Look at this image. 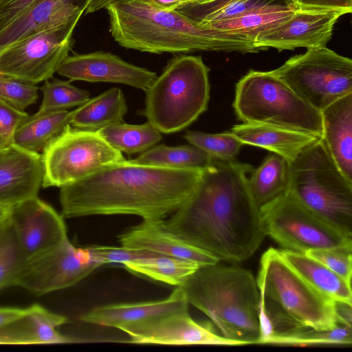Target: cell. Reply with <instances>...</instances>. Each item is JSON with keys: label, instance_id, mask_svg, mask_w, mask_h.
I'll use <instances>...</instances> for the list:
<instances>
[{"label": "cell", "instance_id": "6da1fadb", "mask_svg": "<svg viewBox=\"0 0 352 352\" xmlns=\"http://www.w3.org/2000/svg\"><path fill=\"white\" fill-rule=\"evenodd\" d=\"M253 169L235 160L212 158L188 199L165 221L166 228L220 262L250 258L265 236L248 185Z\"/></svg>", "mask_w": 352, "mask_h": 352}, {"label": "cell", "instance_id": "7a4b0ae2", "mask_svg": "<svg viewBox=\"0 0 352 352\" xmlns=\"http://www.w3.org/2000/svg\"><path fill=\"white\" fill-rule=\"evenodd\" d=\"M203 169L112 162L60 188L61 215L134 214L163 219L190 197Z\"/></svg>", "mask_w": 352, "mask_h": 352}, {"label": "cell", "instance_id": "3957f363", "mask_svg": "<svg viewBox=\"0 0 352 352\" xmlns=\"http://www.w3.org/2000/svg\"><path fill=\"white\" fill-rule=\"evenodd\" d=\"M104 9L111 36L125 48L153 54L261 50L254 41L212 30L146 0H114Z\"/></svg>", "mask_w": 352, "mask_h": 352}, {"label": "cell", "instance_id": "277c9868", "mask_svg": "<svg viewBox=\"0 0 352 352\" xmlns=\"http://www.w3.org/2000/svg\"><path fill=\"white\" fill-rule=\"evenodd\" d=\"M219 263L199 266L180 286L187 301L205 314L222 336L239 345L258 344L256 280L247 269Z\"/></svg>", "mask_w": 352, "mask_h": 352}, {"label": "cell", "instance_id": "5b68a950", "mask_svg": "<svg viewBox=\"0 0 352 352\" xmlns=\"http://www.w3.org/2000/svg\"><path fill=\"white\" fill-rule=\"evenodd\" d=\"M256 280L260 325L270 338L303 327L329 330L338 324L334 301L298 276L283 258L279 250L271 248L264 252Z\"/></svg>", "mask_w": 352, "mask_h": 352}, {"label": "cell", "instance_id": "8992f818", "mask_svg": "<svg viewBox=\"0 0 352 352\" xmlns=\"http://www.w3.org/2000/svg\"><path fill=\"white\" fill-rule=\"evenodd\" d=\"M208 74L201 56H175L145 90L141 114L162 133L186 129L208 108Z\"/></svg>", "mask_w": 352, "mask_h": 352}, {"label": "cell", "instance_id": "52a82bcc", "mask_svg": "<svg viewBox=\"0 0 352 352\" xmlns=\"http://www.w3.org/2000/svg\"><path fill=\"white\" fill-rule=\"evenodd\" d=\"M289 192L327 225L352 238V182L321 138L289 164Z\"/></svg>", "mask_w": 352, "mask_h": 352}, {"label": "cell", "instance_id": "ba28073f", "mask_svg": "<svg viewBox=\"0 0 352 352\" xmlns=\"http://www.w3.org/2000/svg\"><path fill=\"white\" fill-rule=\"evenodd\" d=\"M232 106L243 123L270 124L322 138L320 111L272 71L250 70L244 75L236 85Z\"/></svg>", "mask_w": 352, "mask_h": 352}, {"label": "cell", "instance_id": "9c48e42d", "mask_svg": "<svg viewBox=\"0 0 352 352\" xmlns=\"http://www.w3.org/2000/svg\"><path fill=\"white\" fill-rule=\"evenodd\" d=\"M272 72L318 111L352 93V60L327 47L308 48Z\"/></svg>", "mask_w": 352, "mask_h": 352}, {"label": "cell", "instance_id": "30bf717a", "mask_svg": "<svg viewBox=\"0 0 352 352\" xmlns=\"http://www.w3.org/2000/svg\"><path fill=\"white\" fill-rule=\"evenodd\" d=\"M41 155L43 188H61L105 164L125 160L97 131L72 128L70 124Z\"/></svg>", "mask_w": 352, "mask_h": 352}, {"label": "cell", "instance_id": "8fae6325", "mask_svg": "<svg viewBox=\"0 0 352 352\" xmlns=\"http://www.w3.org/2000/svg\"><path fill=\"white\" fill-rule=\"evenodd\" d=\"M34 32L0 52V76L36 85L51 79L73 45L74 29L83 14Z\"/></svg>", "mask_w": 352, "mask_h": 352}, {"label": "cell", "instance_id": "7c38bea8", "mask_svg": "<svg viewBox=\"0 0 352 352\" xmlns=\"http://www.w3.org/2000/svg\"><path fill=\"white\" fill-rule=\"evenodd\" d=\"M265 236L285 250L352 249V238L340 233L300 204L287 191L261 212Z\"/></svg>", "mask_w": 352, "mask_h": 352}, {"label": "cell", "instance_id": "4fadbf2b", "mask_svg": "<svg viewBox=\"0 0 352 352\" xmlns=\"http://www.w3.org/2000/svg\"><path fill=\"white\" fill-rule=\"evenodd\" d=\"M103 264L68 239L25 262L15 286L41 296L76 284Z\"/></svg>", "mask_w": 352, "mask_h": 352}, {"label": "cell", "instance_id": "5bb4252c", "mask_svg": "<svg viewBox=\"0 0 352 352\" xmlns=\"http://www.w3.org/2000/svg\"><path fill=\"white\" fill-rule=\"evenodd\" d=\"M63 217L38 196L10 208L8 222L25 261L52 249L67 238Z\"/></svg>", "mask_w": 352, "mask_h": 352}, {"label": "cell", "instance_id": "9a60e30c", "mask_svg": "<svg viewBox=\"0 0 352 352\" xmlns=\"http://www.w3.org/2000/svg\"><path fill=\"white\" fill-rule=\"evenodd\" d=\"M119 329L129 336V342L135 344L239 345L216 333L209 323L195 321L188 309L131 322Z\"/></svg>", "mask_w": 352, "mask_h": 352}, {"label": "cell", "instance_id": "2e32d148", "mask_svg": "<svg viewBox=\"0 0 352 352\" xmlns=\"http://www.w3.org/2000/svg\"><path fill=\"white\" fill-rule=\"evenodd\" d=\"M346 14L339 10L297 8L289 19L257 36L255 44L261 50L278 51L326 47L337 21Z\"/></svg>", "mask_w": 352, "mask_h": 352}, {"label": "cell", "instance_id": "e0dca14e", "mask_svg": "<svg viewBox=\"0 0 352 352\" xmlns=\"http://www.w3.org/2000/svg\"><path fill=\"white\" fill-rule=\"evenodd\" d=\"M56 73L70 80L120 83L144 91L157 76L153 71L103 51L69 55Z\"/></svg>", "mask_w": 352, "mask_h": 352}, {"label": "cell", "instance_id": "ac0fdd59", "mask_svg": "<svg viewBox=\"0 0 352 352\" xmlns=\"http://www.w3.org/2000/svg\"><path fill=\"white\" fill-rule=\"evenodd\" d=\"M43 175L40 153L13 143L0 149V205L10 208L38 196Z\"/></svg>", "mask_w": 352, "mask_h": 352}, {"label": "cell", "instance_id": "d6986e66", "mask_svg": "<svg viewBox=\"0 0 352 352\" xmlns=\"http://www.w3.org/2000/svg\"><path fill=\"white\" fill-rule=\"evenodd\" d=\"M122 246L143 249L194 262L199 266L220 261L170 232L162 219H143L138 225L119 236Z\"/></svg>", "mask_w": 352, "mask_h": 352}, {"label": "cell", "instance_id": "ffe728a7", "mask_svg": "<svg viewBox=\"0 0 352 352\" xmlns=\"http://www.w3.org/2000/svg\"><path fill=\"white\" fill-rule=\"evenodd\" d=\"M67 318L51 312L40 305L28 307L20 318L0 328V344H61L76 339L60 333L56 328Z\"/></svg>", "mask_w": 352, "mask_h": 352}, {"label": "cell", "instance_id": "44dd1931", "mask_svg": "<svg viewBox=\"0 0 352 352\" xmlns=\"http://www.w3.org/2000/svg\"><path fill=\"white\" fill-rule=\"evenodd\" d=\"M188 302L180 286L167 298L159 300L111 304L96 307L82 315L80 320L100 326L121 327L173 311L188 309Z\"/></svg>", "mask_w": 352, "mask_h": 352}, {"label": "cell", "instance_id": "7402d4cb", "mask_svg": "<svg viewBox=\"0 0 352 352\" xmlns=\"http://www.w3.org/2000/svg\"><path fill=\"white\" fill-rule=\"evenodd\" d=\"M323 140L333 161L352 182V93L320 111Z\"/></svg>", "mask_w": 352, "mask_h": 352}, {"label": "cell", "instance_id": "603a6c76", "mask_svg": "<svg viewBox=\"0 0 352 352\" xmlns=\"http://www.w3.org/2000/svg\"><path fill=\"white\" fill-rule=\"evenodd\" d=\"M230 132L243 145L265 148L283 157L289 164L320 138L299 131L258 123L236 124L232 127Z\"/></svg>", "mask_w": 352, "mask_h": 352}, {"label": "cell", "instance_id": "cb8c5ba5", "mask_svg": "<svg viewBox=\"0 0 352 352\" xmlns=\"http://www.w3.org/2000/svg\"><path fill=\"white\" fill-rule=\"evenodd\" d=\"M296 8L287 1L258 6L237 16L204 25L212 30L254 41L261 34L289 19Z\"/></svg>", "mask_w": 352, "mask_h": 352}, {"label": "cell", "instance_id": "d4e9b609", "mask_svg": "<svg viewBox=\"0 0 352 352\" xmlns=\"http://www.w3.org/2000/svg\"><path fill=\"white\" fill-rule=\"evenodd\" d=\"M287 265L307 284L324 296L352 304L351 284L305 253L279 250Z\"/></svg>", "mask_w": 352, "mask_h": 352}, {"label": "cell", "instance_id": "484cf974", "mask_svg": "<svg viewBox=\"0 0 352 352\" xmlns=\"http://www.w3.org/2000/svg\"><path fill=\"white\" fill-rule=\"evenodd\" d=\"M127 112L126 99L118 87L111 88L89 98L70 111L69 124L74 128L98 131L123 122Z\"/></svg>", "mask_w": 352, "mask_h": 352}, {"label": "cell", "instance_id": "4316f807", "mask_svg": "<svg viewBox=\"0 0 352 352\" xmlns=\"http://www.w3.org/2000/svg\"><path fill=\"white\" fill-rule=\"evenodd\" d=\"M289 173L288 162L273 153L250 173L248 185L260 212L288 191Z\"/></svg>", "mask_w": 352, "mask_h": 352}, {"label": "cell", "instance_id": "83f0119b", "mask_svg": "<svg viewBox=\"0 0 352 352\" xmlns=\"http://www.w3.org/2000/svg\"><path fill=\"white\" fill-rule=\"evenodd\" d=\"M67 110L36 113L29 116L12 135V143L30 152L43 149L69 125Z\"/></svg>", "mask_w": 352, "mask_h": 352}, {"label": "cell", "instance_id": "f1b7e54d", "mask_svg": "<svg viewBox=\"0 0 352 352\" xmlns=\"http://www.w3.org/2000/svg\"><path fill=\"white\" fill-rule=\"evenodd\" d=\"M282 0H186L176 9L187 17L207 25L237 16L252 8Z\"/></svg>", "mask_w": 352, "mask_h": 352}, {"label": "cell", "instance_id": "f546056e", "mask_svg": "<svg viewBox=\"0 0 352 352\" xmlns=\"http://www.w3.org/2000/svg\"><path fill=\"white\" fill-rule=\"evenodd\" d=\"M96 131L113 148L128 155L142 153L162 138V133L148 122L142 124L121 122Z\"/></svg>", "mask_w": 352, "mask_h": 352}, {"label": "cell", "instance_id": "4dcf8cb0", "mask_svg": "<svg viewBox=\"0 0 352 352\" xmlns=\"http://www.w3.org/2000/svg\"><path fill=\"white\" fill-rule=\"evenodd\" d=\"M123 266L131 272L177 287L182 286L199 267L194 262L166 255L125 263Z\"/></svg>", "mask_w": 352, "mask_h": 352}, {"label": "cell", "instance_id": "1f68e13d", "mask_svg": "<svg viewBox=\"0 0 352 352\" xmlns=\"http://www.w3.org/2000/svg\"><path fill=\"white\" fill-rule=\"evenodd\" d=\"M212 160L207 153L192 145L170 146L160 144L151 147L131 161L166 168L204 169Z\"/></svg>", "mask_w": 352, "mask_h": 352}, {"label": "cell", "instance_id": "d6a6232c", "mask_svg": "<svg viewBox=\"0 0 352 352\" xmlns=\"http://www.w3.org/2000/svg\"><path fill=\"white\" fill-rule=\"evenodd\" d=\"M352 343V327L338 324L329 330L300 327L292 331L272 336L267 344L314 346L347 345Z\"/></svg>", "mask_w": 352, "mask_h": 352}, {"label": "cell", "instance_id": "836d02e7", "mask_svg": "<svg viewBox=\"0 0 352 352\" xmlns=\"http://www.w3.org/2000/svg\"><path fill=\"white\" fill-rule=\"evenodd\" d=\"M43 99L37 113L67 110L78 107L90 98V93L58 79L46 80L39 88Z\"/></svg>", "mask_w": 352, "mask_h": 352}, {"label": "cell", "instance_id": "e575fe53", "mask_svg": "<svg viewBox=\"0 0 352 352\" xmlns=\"http://www.w3.org/2000/svg\"><path fill=\"white\" fill-rule=\"evenodd\" d=\"M184 138L192 145L213 159L232 160L243 144L230 131L221 133H207L187 131Z\"/></svg>", "mask_w": 352, "mask_h": 352}, {"label": "cell", "instance_id": "d590c367", "mask_svg": "<svg viewBox=\"0 0 352 352\" xmlns=\"http://www.w3.org/2000/svg\"><path fill=\"white\" fill-rule=\"evenodd\" d=\"M25 262L8 220L0 230V290L15 286L17 276Z\"/></svg>", "mask_w": 352, "mask_h": 352}, {"label": "cell", "instance_id": "8d00e7d4", "mask_svg": "<svg viewBox=\"0 0 352 352\" xmlns=\"http://www.w3.org/2000/svg\"><path fill=\"white\" fill-rule=\"evenodd\" d=\"M38 89L36 85L0 76V99L19 110L36 103Z\"/></svg>", "mask_w": 352, "mask_h": 352}, {"label": "cell", "instance_id": "74e56055", "mask_svg": "<svg viewBox=\"0 0 352 352\" xmlns=\"http://www.w3.org/2000/svg\"><path fill=\"white\" fill-rule=\"evenodd\" d=\"M89 254L103 265L125 263L164 255L153 251L122 246L91 245L86 247Z\"/></svg>", "mask_w": 352, "mask_h": 352}, {"label": "cell", "instance_id": "f35d334b", "mask_svg": "<svg viewBox=\"0 0 352 352\" xmlns=\"http://www.w3.org/2000/svg\"><path fill=\"white\" fill-rule=\"evenodd\" d=\"M352 249H316L305 254L322 263L351 284L352 275Z\"/></svg>", "mask_w": 352, "mask_h": 352}, {"label": "cell", "instance_id": "ab89813d", "mask_svg": "<svg viewBox=\"0 0 352 352\" xmlns=\"http://www.w3.org/2000/svg\"><path fill=\"white\" fill-rule=\"evenodd\" d=\"M38 0H0V32L25 14Z\"/></svg>", "mask_w": 352, "mask_h": 352}, {"label": "cell", "instance_id": "60d3db41", "mask_svg": "<svg viewBox=\"0 0 352 352\" xmlns=\"http://www.w3.org/2000/svg\"><path fill=\"white\" fill-rule=\"evenodd\" d=\"M28 116L25 111L19 110L0 99V126L12 136Z\"/></svg>", "mask_w": 352, "mask_h": 352}, {"label": "cell", "instance_id": "b9f144b4", "mask_svg": "<svg viewBox=\"0 0 352 352\" xmlns=\"http://www.w3.org/2000/svg\"><path fill=\"white\" fill-rule=\"evenodd\" d=\"M297 8L332 9L345 12L352 11V0H299Z\"/></svg>", "mask_w": 352, "mask_h": 352}, {"label": "cell", "instance_id": "7bdbcfd3", "mask_svg": "<svg viewBox=\"0 0 352 352\" xmlns=\"http://www.w3.org/2000/svg\"><path fill=\"white\" fill-rule=\"evenodd\" d=\"M334 312L338 324L352 327V304L334 301Z\"/></svg>", "mask_w": 352, "mask_h": 352}, {"label": "cell", "instance_id": "ee69618b", "mask_svg": "<svg viewBox=\"0 0 352 352\" xmlns=\"http://www.w3.org/2000/svg\"><path fill=\"white\" fill-rule=\"evenodd\" d=\"M27 308L0 307V328L24 316Z\"/></svg>", "mask_w": 352, "mask_h": 352}, {"label": "cell", "instance_id": "f6af8a7d", "mask_svg": "<svg viewBox=\"0 0 352 352\" xmlns=\"http://www.w3.org/2000/svg\"><path fill=\"white\" fill-rule=\"evenodd\" d=\"M114 0H83L81 7L86 14L94 13L104 9L108 4Z\"/></svg>", "mask_w": 352, "mask_h": 352}, {"label": "cell", "instance_id": "bcb514c9", "mask_svg": "<svg viewBox=\"0 0 352 352\" xmlns=\"http://www.w3.org/2000/svg\"><path fill=\"white\" fill-rule=\"evenodd\" d=\"M153 5L166 10H175L186 0H146Z\"/></svg>", "mask_w": 352, "mask_h": 352}, {"label": "cell", "instance_id": "7dc6e473", "mask_svg": "<svg viewBox=\"0 0 352 352\" xmlns=\"http://www.w3.org/2000/svg\"><path fill=\"white\" fill-rule=\"evenodd\" d=\"M12 143V136L0 126V149Z\"/></svg>", "mask_w": 352, "mask_h": 352}, {"label": "cell", "instance_id": "c3c4849f", "mask_svg": "<svg viewBox=\"0 0 352 352\" xmlns=\"http://www.w3.org/2000/svg\"><path fill=\"white\" fill-rule=\"evenodd\" d=\"M10 208L0 205V224L4 223L8 220Z\"/></svg>", "mask_w": 352, "mask_h": 352}, {"label": "cell", "instance_id": "681fc988", "mask_svg": "<svg viewBox=\"0 0 352 352\" xmlns=\"http://www.w3.org/2000/svg\"><path fill=\"white\" fill-rule=\"evenodd\" d=\"M289 3H291L292 5H294L295 7L296 4L298 3L299 0H287Z\"/></svg>", "mask_w": 352, "mask_h": 352}, {"label": "cell", "instance_id": "f907efd6", "mask_svg": "<svg viewBox=\"0 0 352 352\" xmlns=\"http://www.w3.org/2000/svg\"><path fill=\"white\" fill-rule=\"evenodd\" d=\"M6 222H7V221H6ZM4 223L0 224V230H1V227L3 226V225Z\"/></svg>", "mask_w": 352, "mask_h": 352}, {"label": "cell", "instance_id": "816d5d0a", "mask_svg": "<svg viewBox=\"0 0 352 352\" xmlns=\"http://www.w3.org/2000/svg\"><path fill=\"white\" fill-rule=\"evenodd\" d=\"M196 1H201V0H196Z\"/></svg>", "mask_w": 352, "mask_h": 352}, {"label": "cell", "instance_id": "f5cc1de1", "mask_svg": "<svg viewBox=\"0 0 352 352\" xmlns=\"http://www.w3.org/2000/svg\"><path fill=\"white\" fill-rule=\"evenodd\" d=\"M195 1H196V0H195ZM201 1H204V0H201Z\"/></svg>", "mask_w": 352, "mask_h": 352}]
</instances>
